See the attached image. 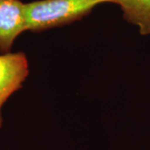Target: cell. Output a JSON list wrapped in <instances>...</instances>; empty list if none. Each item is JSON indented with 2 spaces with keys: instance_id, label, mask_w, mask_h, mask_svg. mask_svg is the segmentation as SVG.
<instances>
[{
  "instance_id": "277c9868",
  "label": "cell",
  "mask_w": 150,
  "mask_h": 150,
  "mask_svg": "<svg viewBox=\"0 0 150 150\" xmlns=\"http://www.w3.org/2000/svg\"><path fill=\"white\" fill-rule=\"evenodd\" d=\"M125 21L139 28L141 35L150 34V0H118Z\"/></svg>"
},
{
  "instance_id": "7a4b0ae2",
  "label": "cell",
  "mask_w": 150,
  "mask_h": 150,
  "mask_svg": "<svg viewBox=\"0 0 150 150\" xmlns=\"http://www.w3.org/2000/svg\"><path fill=\"white\" fill-rule=\"evenodd\" d=\"M28 73V61L24 53L0 54V129L3 125L2 108L23 87Z\"/></svg>"
},
{
  "instance_id": "3957f363",
  "label": "cell",
  "mask_w": 150,
  "mask_h": 150,
  "mask_svg": "<svg viewBox=\"0 0 150 150\" xmlns=\"http://www.w3.org/2000/svg\"><path fill=\"white\" fill-rule=\"evenodd\" d=\"M25 31V4L21 0H0V53H10L17 38Z\"/></svg>"
},
{
  "instance_id": "6da1fadb",
  "label": "cell",
  "mask_w": 150,
  "mask_h": 150,
  "mask_svg": "<svg viewBox=\"0 0 150 150\" xmlns=\"http://www.w3.org/2000/svg\"><path fill=\"white\" fill-rule=\"evenodd\" d=\"M118 0H36L25 4L27 31L42 32L79 21L102 4Z\"/></svg>"
}]
</instances>
